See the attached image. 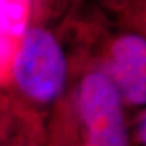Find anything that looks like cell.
Wrapping results in <instances>:
<instances>
[{
    "instance_id": "cell-1",
    "label": "cell",
    "mask_w": 146,
    "mask_h": 146,
    "mask_svg": "<svg viewBox=\"0 0 146 146\" xmlns=\"http://www.w3.org/2000/svg\"><path fill=\"white\" fill-rule=\"evenodd\" d=\"M18 89L35 103L47 104L62 95L68 64L57 38L42 27H27L12 61Z\"/></svg>"
},
{
    "instance_id": "cell-2",
    "label": "cell",
    "mask_w": 146,
    "mask_h": 146,
    "mask_svg": "<svg viewBox=\"0 0 146 146\" xmlns=\"http://www.w3.org/2000/svg\"><path fill=\"white\" fill-rule=\"evenodd\" d=\"M84 146H129L125 102L104 72L85 74L77 92Z\"/></svg>"
},
{
    "instance_id": "cell-3",
    "label": "cell",
    "mask_w": 146,
    "mask_h": 146,
    "mask_svg": "<svg viewBox=\"0 0 146 146\" xmlns=\"http://www.w3.org/2000/svg\"><path fill=\"white\" fill-rule=\"evenodd\" d=\"M106 74L123 102L146 104V38L129 33L118 36L111 46Z\"/></svg>"
},
{
    "instance_id": "cell-4",
    "label": "cell",
    "mask_w": 146,
    "mask_h": 146,
    "mask_svg": "<svg viewBox=\"0 0 146 146\" xmlns=\"http://www.w3.org/2000/svg\"><path fill=\"white\" fill-rule=\"evenodd\" d=\"M33 0H0V81L11 72L15 53L29 27Z\"/></svg>"
},
{
    "instance_id": "cell-5",
    "label": "cell",
    "mask_w": 146,
    "mask_h": 146,
    "mask_svg": "<svg viewBox=\"0 0 146 146\" xmlns=\"http://www.w3.org/2000/svg\"><path fill=\"white\" fill-rule=\"evenodd\" d=\"M137 133H138V138L143 146H146V115L141 119V122L137 126Z\"/></svg>"
}]
</instances>
